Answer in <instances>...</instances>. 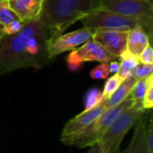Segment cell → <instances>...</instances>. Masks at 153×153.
<instances>
[{
    "label": "cell",
    "mask_w": 153,
    "mask_h": 153,
    "mask_svg": "<svg viewBox=\"0 0 153 153\" xmlns=\"http://www.w3.org/2000/svg\"><path fill=\"white\" fill-rule=\"evenodd\" d=\"M152 81H153V75H151L150 77L145 78V79H141V80L136 81L133 88V91L130 94L134 100V103L143 104V100L145 96L149 84Z\"/></svg>",
    "instance_id": "cell-16"
},
{
    "label": "cell",
    "mask_w": 153,
    "mask_h": 153,
    "mask_svg": "<svg viewBox=\"0 0 153 153\" xmlns=\"http://www.w3.org/2000/svg\"><path fill=\"white\" fill-rule=\"evenodd\" d=\"M94 30L88 28H82L66 34H60L55 37L49 45L48 53L51 58H55L56 56L74 49L76 47L82 45L91 38H92Z\"/></svg>",
    "instance_id": "cell-7"
},
{
    "label": "cell",
    "mask_w": 153,
    "mask_h": 153,
    "mask_svg": "<svg viewBox=\"0 0 153 153\" xmlns=\"http://www.w3.org/2000/svg\"><path fill=\"white\" fill-rule=\"evenodd\" d=\"M143 107L145 110H150L153 107V81L149 84L145 96L143 100Z\"/></svg>",
    "instance_id": "cell-25"
},
{
    "label": "cell",
    "mask_w": 153,
    "mask_h": 153,
    "mask_svg": "<svg viewBox=\"0 0 153 153\" xmlns=\"http://www.w3.org/2000/svg\"><path fill=\"white\" fill-rule=\"evenodd\" d=\"M100 0H44L39 20L54 38L100 7Z\"/></svg>",
    "instance_id": "cell-2"
},
{
    "label": "cell",
    "mask_w": 153,
    "mask_h": 153,
    "mask_svg": "<svg viewBox=\"0 0 153 153\" xmlns=\"http://www.w3.org/2000/svg\"><path fill=\"white\" fill-rule=\"evenodd\" d=\"M92 39L102 45L111 55L117 58L126 50V40L128 31H120L113 30H93Z\"/></svg>",
    "instance_id": "cell-8"
},
{
    "label": "cell",
    "mask_w": 153,
    "mask_h": 153,
    "mask_svg": "<svg viewBox=\"0 0 153 153\" xmlns=\"http://www.w3.org/2000/svg\"><path fill=\"white\" fill-rule=\"evenodd\" d=\"M145 143L147 153H153V120L151 114L149 115L148 126H145Z\"/></svg>",
    "instance_id": "cell-22"
},
{
    "label": "cell",
    "mask_w": 153,
    "mask_h": 153,
    "mask_svg": "<svg viewBox=\"0 0 153 153\" xmlns=\"http://www.w3.org/2000/svg\"><path fill=\"white\" fill-rule=\"evenodd\" d=\"M120 60V67L117 74L122 82L132 75V71L139 65L138 56L130 54L127 50H125L118 57Z\"/></svg>",
    "instance_id": "cell-15"
},
{
    "label": "cell",
    "mask_w": 153,
    "mask_h": 153,
    "mask_svg": "<svg viewBox=\"0 0 153 153\" xmlns=\"http://www.w3.org/2000/svg\"><path fill=\"white\" fill-rule=\"evenodd\" d=\"M121 82H122V80L120 79L117 74H115L114 75L110 76L105 83V86L102 91V97L108 100L119 87Z\"/></svg>",
    "instance_id": "cell-19"
},
{
    "label": "cell",
    "mask_w": 153,
    "mask_h": 153,
    "mask_svg": "<svg viewBox=\"0 0 153 153\" xmlns=\"http://www.w3.org/2000/svg\"><path fill=\"white\" fill-rule=\"evenodd\" d=\"M144 112L143 104L134 103L130 108L122 113L98 141L103 153H113L119 149L124 136L139 121Z\"/></svg>",
    "instance_id": "cell-3"
},
{
    "label": "cell",
    "mask_w": 153,
    "mask_h": 153,
    "mask_svg": "<svg viewBox=\"0 0 153 153\" xmlns=\"http://www.w3.org/2000/svg\"><path fill=\"white\" fill-rule=\"evenodd\" d=\"M44 0H8L11 9L23 22L39 19Z\"/></svg>",
    "instance_id": "cell-11"
},
{
    "label": "cell",
    "mask_w": 153,
    "mask_h": 153,
    "mask_svg": "<svg viewBox=\"0 0 153 153\" xmlns=\"http://www.w3.org/2000/svg\"><path fill=\"white\" fill-rule=\"evenodd\" d=\"M136 124L133 139L123 153H147L145 143L146 120L142 117Z\"/></svg>",
    "instance_id": "cell-14"
},
{
    "label": "cell",
    "mask_w": 153,
    "mask_h": 153,
    "mask_svg": "<svg viewBox=\"0 0 153 153\" xmlns=\"http://www.w3.org/2000/svg\"><path fill=\"white\" fill-rule=\"evenodd\" d=\"M102 91H100L97 88H93L90 90L84 99V110L83 112H87L95 107H97L103 100Z\"/></svg>",
    "instance_id": "cell-17"
},
{
    "label": "cell",
    "mask_w": 153,
    "mask_h": 153,
    "mask_svg": "<svg viewBox=\"0 0 153 153\" xmlns=\"http://www.w3.org/2000/svg\"><path fill=\"white\" fill-rule=\"evenodd\" d=\"M119 67H120V63L117 60H114L108 63V68L110 73L117 74L119 71Z\"/></svg>",
    "instance_id": "cell-26"
},
{
    "label": "cell",
    "mask_w": 153,
    "mask_h": 153,
    "mask_svg": "<svg viewBox=\"0 0 153 153\" xmlns=\"http://www.w3.org/2000/svg\"><path fill=\"white\" fill-rule=\"evenodd\" d=\"M109 74L110 72L108 68V63H100V65L91 71L90 76L94 80H102L108 78Z\"/></svg>",
    "instance_id": "cell-21"
},
{
    "label": "cell",
    "mask_w": 153,
    "mask_h": 153,
    "mask_svg": "<svg viewBox=\"0 0 153 153\" xmlns=\"http://www.w3.org/2000/svg\"><path fill=\"white\" fill-rule=\"evenodd\" d=\"M16 20L20 19L17 14L11 9L8 0H0V23L6 25Z\"/></svg>",
    "instance_id": "cell-18"
},
{
    "label": "cell",
    "mask_w": 153,
    "mask_h": 153,
    "mask_svg": "<svg viewBox=\"0 0 153 153\" xmlns=\"http://www.w3.org/2000/svg\"><path fill=\"white\" fill-rule=\"evenodd\" d=\"M134 105V100L129 95L124 101L119 103L118 105L105 110L93 123V129L96 134L98 141L102 137L106 130L109 127V126L126 110L130 108Z\"/></svg>",
    "instance_id": "cell-10"
},
{
    "label": "cell",
    "mask_w": 153,
    "mask_h": 153,
    "mask_svg": "<svg viewBox=\"0 0 153 153\" xmlns=\"http://www.w3.org/2000/svg\"><path fill=\"white\" fill-rule=\"evenodd\" d=\"M24 23L25 22H23L21 20H16V21H13V22L6 24V25H4V35H12V34L18 32L19 30H21V29L22 28Z\"/></svg>",
    "instance_id": "cell-24"
},
{
    "label": "cell",
    "mask_w": 153,
    "mask_h": 153,
    "mask_svg": "<svg viewBox=\"0 0 153 153\" xmlns=\"http://www.w3.org/2000/svg\"><path fill=\"white\" fill-rule=\"evenodd\" d=\"M152 38L145 30L143 26H138L132 30L128 31L127 40H126V50L134 55L138 56L141 52L151 44Z\"/></svg>",
    "instance_id": "cell-12"
},
{
    "label": "cell",
    "mask_w": 153,
    "mask_h": 153,
    "mask_svg": "<svg viewBox=\"0 0 153 153\" xmlns=\"http://www.w3.org/2000/svg\"><path fill=\"white\" fill-rule=\"evenodd\" d=\"M100 7L140 21L152 39L153 4L152 0H100Z\"/></svg>",
    "instance_id": "cell-4"
},
{
    "label": "cell",
    "mask_w": 153,
    "mask_h": 153,
    "mask_svg": "<svg viewBox=\"0 0 153 153\" xmlns=\"http://www.w3.org/2000/svg\"><path fill=\"white\" fill-rule=\"evenodd\" d=\"M107 99H103L102 101L94 108L87 111L82 112L71 120H69L62 132L61 137H69L74 134H79L91 124H92L104 111H105V103Z\"/></svg>",
    "instance_id": "cell-9"
},
{
    "label": "cell",
    "mask_w": 153,
    "mask_h": 153,
    "mask_svg": "<svg viewBox=\"0 0 153 153\" xmlns=\"http://www.w3.org/2000/svg\"><path fill=\"white\" fill-rule=\"evenodd\" d=\"M139 62L146 65H153V49L151 44H149L138 56Z\"/></svg>",
    "instance_id": "cell-23"
},
{
    "label": "cell",
    "mask_w": 153,
    "mask_h": 153,
    "mask_svg": "<svg viewBox=\"0 0 153 153\" xmlns=\"http://www.w3.org/2000/svg\"><path fill=\"white\" fill-rule=\"evenodd\" d=\"M113 153H120V152H119V149H117V151H115V152H114Z\"/></svg>",
    "instance_id": "cell-29"
},
{
    "label": "cell",
    "mask_w": 153,
    "mask_h": 153,
    "mask_svg": "<svg viewBox=\"0 0 153 153\" xmlns=\"http://www.w3.org/2000/svg\"><path fill=\"white\" fill-rule=\"evenodd\" d=\"M117 57L111 55L102 45L91 38L78 49H73L66 57L67 67L71 72H78L84 62L97 61L100 63H109Z\"/></svg>",
    "instance_id": "cell-6"
},
{
    "label": "cell",
    "mask_w": 153,
    "mask_h": 153,
    "mask_svg": "<svg viewBox=\"0 0 153 153\" xmlns=\"http://www.w3.org/2000/svg\"><path fill=\"white\" fill-rule=\"evenodd\" d=\"M91 149L89 150V152L87 153H103L102 152V149L100 147V144L99 142L95 143L94 144H92L91 146H90Z\"/></svg>",
    "instance_id": "cell-27"
},
{
    "label": "cell",
    "mask_w": 153,
    "mask_h": 153,
    "mask_svg": "<svg viewBox=\"0 0 153 153\" xmlns=\"http://www.w3.org/2000/svg\"><path fill=\"white\" fill-rule=\"evenodd\" d=\"M52 31L39 19L27 22L21 30L0 38V75L17 69H39L54 61L48 53Z\"/></svg>",
    "instance_id": "cell-1"
},
{
    "label": "cell",
    "mask_w": 153,
    "mask_h": 153,
    "mask_svg": "<svg viewBox=\"0 0 153 153\" xmlns=\"http://www.w3.org/2000/svg\"><path fill=\"white\" fill-rule=\"evenodd\" d=\"M4 34V25L0 23V38L3 37Z\"/></svg>",
    "instance_id": "cell-28"
},
{
    "label": "cell",
    "mask_w": 153,
    "mask_h": 153,
    "mask_svg": "<svg viewBox=\"0 0 153 153\" xmlns=\"http://www.w3.org/2000/svg\"><path fill=\"white\" fill-rule=\"evenodd\" d=\"M136 81L137 80L133 75L124 80L116 91L107 100L105 103V110L109 109L124 101L131 94Z\"/></svg>",
    "instance_id": "cell-13"
},
{
    "label": "cell",
    "mask_w": 153,
    "mask_h": 153,
    "mask_svg": "<svg viewBox=\"0 0 153 153\" xmlns=\"http://www.w3.org/2000/svg\"><path fill=\"white\" fill-rule=\"evenodd\" d=\"M153 65L139 63V65L132 71V75L136 80L145 79L153 75Z\"/></svg>",
    "instance_id": "cell-20"
},
{
    "label": "cell",
    "mask_w": 153,
    "mask_h": 153,
    "mask_svg": "<svg viewBox=\"0 0 153 153\" xmlns=\"http://www.w3.org/2000/svg\"><path fill=\"white\" fill-rule=\"evenodd\" d=\"M81 22H82L83 27L91 30L102 29L130 31L138 26L143 27V23L138 20L108 11L101 7L89 13L81 20Z\"/></svg>",
    "instance_id": "cell-5"
}]
</instances>
